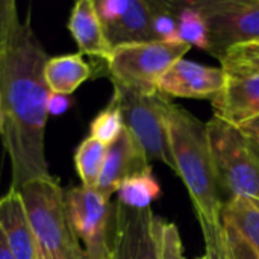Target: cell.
Listing matches in <instances>:
<instances>
[{
    "instance_id": "obj_5",
    "label": "cell",
    "mask_w": 259,
    "mask_h": 259,
    "mask_svg": "<svg viewBox=\"0 0 259 259\" xmlns=\"http://www.w3.org/2000/svg\"><path fill=\"white\" fill-rule=\"evenodd\" d=\"M112 85V100L121 111L124 127L141 147L147 161H161L175 171L165 114L170 99L159 91L143 94L118 83Z\"/></svg>"
},
{
    "instance_id": "obj_1",
    "label": "cell",
    "mask_w": 259,
    "mask_h": 259,
    "mask_svg": "<svg viewBox=\"0 0 259 259\" xmlns=\"http://www.w3.org/2000/svg\"><path fill=\"white\" fill-rule=\"evenodd\" d=\"M49 59L30 15L20 21L0 56V140L11 162V188L49 178L46 123L49 88L44 65Z\"/></svg>"
},
{
    "instance_id": "obj_34",
    "label": "cell",
    "mask_w": 259,
    "mask_h": 259,
    "mask_svg": "<svg viewBox=\"0 0 259 259\" xmlns=\"http://www.w3.org/2000/svg\"><path fill=\"white\" fill-rule=\"evenodd\" d=\"M258 42H259V41H258Z\"/></svg>"
},
{
    "instance_id": "obj_9",
    "label": "cell",
    "mask_w": 259,
    "mask_h": 259,
    "mask_svg": "<svg viewBox=\"0 0 259 259\" xmlns=\"http://www.w3.org/2000/svg\"><path fill=\"white\" fill-rule=\"evenodd\" d=\"M152 209H131L114 203L111 229L112 259H158Z\"/></svg>"
},
{
    "instance_id": "obj_13",
    "label": "cell",
    "mask_w": 259,
    "mask_h": 259,
    "mask_svg": "<svg viewBox=\"0 0 259 259\" xmlns=\"http://www.w3.org/2000/svg\"><path fill=\"white\" fill-rule=\"evenodd\" d=\"M0 228L15 259H36L38 244L18 191L9 190L0 197Z\"/></svg>"
},
{
    "instance_id": "obj_28",
    "label": "cell",
    "mask_w": 259,
    "mask_h": 259,
    "mask_svg": "<svg viewBox=\"0 0 259 259\" xmlns=\"http://www.w3.org/2000/svg\"><path fill=\"white\" fill-rule=\"evenodd\" d=\"M73 105V100L70 96L64 94H56V93H49L47 99V112L52 115H62L65 114L70 106Z\"/></svg>"
},
{
    "instance_id": "obj_33",
    "label": "cell",
    "mask_w": 259,
    "mask_h": 259,
    "mask_svg": "<svg viewBox=\"0 0 259 259\" xmlns=\"http://www.w3.org/2000/svg\"><path fill=\"white\" fill-rule=\"evenodd\" d=\"M36 259H42V256H41V253L38 252V255H36Z\"/></svg>"
},
{
    "instance_id": "obj_27",
    "label": "cell",
    "mask_w": 259,
    "mask_h": 259,
    "mask_svg": "<svg viewBox=\"0 0 259 259\" xmlns=\"http://www.w3.org/2000/svg\"><path fill=\"white\" fill-rule=\"evenodd\" d=\"M205 238V247L209 259H228V250L223 237V228L217 232H202Z\"/></svg>"
},
{
    "instance_id": "obj_19",
    "label": "cell",
    "mask_w": 259,
    "mask_h": 259,
    "mask_svg": "<svg viewBox=\"0 0 259 259\" xmlns=\"http://www.w3.org/2000/svg\"><path fill=\"white\" fill-rule=\"evenodd\" d=\"M222 219L232 223L259 252V205L244 197H231L222 212Z\"/></svg>"
},
{
    "instance_id": "obj_2",
    "label": "cell",
    "mask_w": 259,
    "mask_h": 259,
    "mask_svg": "<svg viewBox=\"0 0 259 259\" xmlns=\"http://www.w3.org/2000/svg\"><path fill=\"white\" fill-rule=\"evenodd\" d=\"M165 114L175 171L188 190L202 232L222 231L225 203L220 197L206 123L171 100Z\"/></svg>"
},
{
    "instance_id": "obj_14",
    "label": "cell",
    "mask_w": 259,
    "mask_h": 259,
    "mask_svg": "<svg viewBox=\"0 0 259 259\" xmlns=\"http://www.w3.org/2000/svg\"><path fill=\"white\" fill-rule=\"evenodd\" d=\"M155 2L131 0L129 8L114 21L103 24L111 49L126 44L156 41L152 29Z\"/></svg>"
},
{
    "instance_id": "obj_8",
    "label": "cell",
    "mask_w": 259,
    "mask_h": 259,
    "mask_svg": "<svg viewBox=\"0 0 259 259\" xmlns=\"http://www.w3.org/2000/svg\"><path fill=\"white\" fill-rule=\"evenodd\" d=\"M65 212L70 228L91 258L111 255V229L114 205L96 188L82 185L64 191Z\"/></svg>"
},
{
    "instance_id": "obj_18",
    "label": "cell",
    "mask_w": 259,
    "mask_h": 259,
    "mask_svg": "<svg viewBox=\"0 0 259 259\" xmlns=\"http://www.w3.org/2000/svg\"><path fill=\"white\" fill-rule=\"evenodd\" d=\"M108 146L88 137L74 152V167L77 176L85 188H96L105 164Z\"/></svg>"
},
{
    "instance_id": "obj_29",
    "label": "cell",
    "mask_w": 259,
    "mask_h": 259,
    "mask_svg": "<svg viewBox=\"0 0 259 259\" xmlns=\"http://www.w3.org/2000/svg\"><path fill=\"white\" fill-rule=\"evenodd\" d=\"M252 144L259 146V117L255 120H250L244 124H241L240 127H237Z\"/></svg>"
},
{
    "instance_id": "obj_23",
    "label": "cell",
    "mask_w": 259,
    "mask_h": 259,
    "mask_svg": "<svg viewBox=\"0 0 259 259\" xmlns=\"http://www.w3.org/2000/svg\"><path fill=\"white\" fill-rule=\"evenodd\" d=\"M153 232L156 240L158 259H185L182 238L175 223L164 222L161 217L155 215Z\"/></svg>"
},
{
    "instance_id": "obj_26",
    "label": "cell",
    "mask_w": 259,
    "mask_h": 259,
    "mask_svg": "<svg viewBox=\"0 0 259 259\" xmlns=\"http://www.w3.org/2000/svg\"><path fill=\"white\" fill-rule=\"evenodd\" d=\"M129 3H131V0H97V2H94L96 11L102 21V26L117 20L129 8Z\"/></svg>"
},
{
    "instance_id": "obj_30",
    "label": "cell",
    "mask_w": 259,
    "mask_h": 259,
    "mask_svg": "<svg viewBox=\"0 0 259 259\" xmlns=\"http://www.w3.org/2000/svg\"><path fill=\"white\" fill-rule=\"evenodd\" d=\"M0 259H15L9 244H8V240L0 228Z\"/></svg>"
},
{
    "instance_id": "obj_24",
    "label": "cell",
    "mask_w": 259,
    "mask_h": 259,
    "mask_svg": "<svg viewBox=\"0 0 259 259\" xmlns=\"http://www.w3.org/2000/svg\"><path fill=\"white\" fill-rule=\"evenodd\" d=\"M223 237L228 259H259L256 247L228 220L223 219Z\"/></svg>"
},
{
    "instance_id": "obj_20",
    "label": "cell",
    "mask_w": 259,
    "mask_h": 259,
    "mask_svg": "<svg viewBox=\"0 0 259 259\" xmlns=\"http://www.w3.org/2000/svg\"><path fill=\"white\" fill-rule=\"evenodd\" d=\"M178 17V33L182 42L208 52V26L202 12L190 2L175 3Z\"/></svg>"
},
{
    "instance_id": "obj_3",
    "label": "cell",
    "mask_w": 259,
    "mask_h": 259,
    "mask_svg": "<svg viewBox=\"0 0 259 259\" xmlns=\"http://www.w3.org/2000/svg\"><path fill=\"white\" fill-rule=\"evenodd\" d=\"M42 259H76L82 244L73 234L67 212L64 190L56 178L32 181L18 190Z\"/></svg>"
},
{
    "instance_id": "obj_10",
    "label": "cell",
    "mask_w": 259,
    "mask_h": 259,
    "mask_svg": "<svg viewBox=\"0 0 259 259\" xmlns=\"http://www.w3.org/2000/svg\"><path fill=\"white\" fill-rule=\"evenodd\" d=\"M225 82L226 73L222 68L206 67L182 58L156 80V88L168 99H208L214 97Z\"/></svg>"
},
{
    "instance_id": "obj_32",
    "label": "cell",
    "mask_w": 259,
    "mask_h": 259,
    "mask_svg": "<svg viewBox=\"0 0 259 259\" xmlns=\"http://www.w3.org/2000/svg\"><path fill=\"white\" fill-rule=\"evenodd\" d=\"M197 259H209V256H208V253L205 252V255H203V256H200V258H197Z\"/></svg>"
},
{
    "instance_id": "obj_4",
    "label": "cell",
    "mask_w": 259,
    "mask_h": 259,
    "mask_svg": "<svg viewBox=\"0 0 259 259\" xmlns=\"http://www.w3.org/2000/svg\"><path fill=\"white\" fill-rule=\"evenodd\" d=\"M206 129L220 190L259 205V156L252 143L217 117L206 123Z\"/></svg>"
},
{
    "instance_id": "obj_11",
    "label": "cell",
    "mask_w": 259,
    "mask_h": 259,
    "mask_svg": "<svg viewBox=\"0 0 259 259\" xmlns=\"http://www.w3.org/2000/svg\"><path fill=\"white\" fill-rule=\"evenodd\" d=\"M214 117L240 127L259 117V74L228 76L223 88L212 97Z\"/></svg>"
},
{
    "instance_id": "obj_17",
    "label": "cell",
    "mask_w": 259,
    "mask_h": 259,
    "mask_svg": "<svg viewBox=\"0 0 259 259\" xmlns=\"http://www.w3.org/2000/svg\"><path fill=\"white\" fill-rule=\"evenodd\" d=\"M161 185L149 165L140 173L127 178L117 190L118 203L126 208L143 211L150 209V205L161 196Z\"/></svg>"
},
{
    "instance_id": "obj_15",
    "label": "cell",
    "mask_w": 259,
    "mask_h": 259,
    "mask_svg": "<svg viewBox=\"0 0 259 259\" xmlns=\"http://www.w3.org/2000/svg\"><path fill=\"white\" fill-rule=\"evenodd\" d=\"M67 27L77 44L80 55L96 56L105 61L111 53L102 21L93 0H77L70 12Z\"/></svg>"
},
{
    "instance_id": "obj_12",
    "label": "cell",
    "mask_w": 259,
    "mask_h": 259,
    "mask_svg": "<svg viewBox=\"0 0 259 259\" xmlns=\"http://www.w3.org/2000/svg\"><path fill=\"white\" fill-rule=\"evenodd\" d=\"M149 165L150 162L147 161L141 147L137 144L134 137L124 127V131L117 138V141L108 146L105 164L96 190L105 199L109 200L111 196L117 193L118 187L127 178L143 171Z\"/></svg>"
},
{
    "instance_id": "obj_16",
    "label": "cell",
    "mask_w": 259,
    "mask_h": 259,
    "mask_svg": "<svg viewBox=\"0 0 259 259\" xmlns=\"http://www.w3.org/2000/svg\"><path fill=\"white\" fill-rule=\"evenodd\" d=\"M93 76L91 65L80 53L49 56L44 65V80L50 93L71 96Z\"/></svg>"
},
{
    "instance_id": "obj_21",
    "label": "cell",
    "mask_w": 259,
    "mask_h": 259,
    "mask_svg": "<svg viewBox=\"0 0 259 259\" xmlns=\"http://www.w3.org/2000/svg\"><path fill=\"white\" fill-rule=\"evenodd\" d=\"M124 131V121L120 108L111 99L109 105L102 109L90 124V137L105 146H111Z\"/></svg>"
},
{
    "instance_id": "obj_7",
    "label": "cell",
    "mask_w": 259,
    "mask_h": 259,
    "mask_svg": "<svg viewBox=\"0 0 259 259\" xmlns=\"http://www.w3.org/2000/svg\"><path fill=\"white\" fill-rule=\"evenodd\" d=\"M208 26V52L217 59L259 41V0H191Z\"/></svg>"
},
{
    "instance_id": "obj_6",
    "label": "cell",
    "mask_w": 259,
    "mask_h": 259,
    "mask_svg": "<svg viewBox=\"0 0 259 259\" xmlns=\"http://www.w3.org/2000/svg\"><path fill=\"white\" fill-rule=\"evenodd\" d=\"M191 49L190 44L178 41H150L114 47L105 59L112 83L132 91L156 93V80Z\"/></svg>"
},
{
    "instance_id": "obj_25",
    "label": "cell",
    "mask_w": 259,
    "mask_h": 259,
    "mask_svg": "<svg viewBox=\"0 0 259 259\" xmlns=\"http://www.w3.org/2000/svg\"><path fill=\"white\" fill-rule=\"evenodd\" d=\"M20 24L17 3L14 0H0V56L9 44L12 33Z\"/></svg>"
},
{
    "instance_id": "obj_22",
    "label": "cell",
    "mask_w": 259,
    "mask_h": 259,
    "mask_svg": "<svg viewBox=\"0 0 259 259\" xmlns=\"http://www.w3.org/2000/svg\"><path fill=\"white\" fill-rule=\"evenodd\" d=\"M222 62V70L228 76L259 74V42L243 44L229 50Z\"/></svg>"
},
{
    "instance_id": "obj_31",
    "label": "cell",
    "mask_w": 259,
    "mask_h": 259,
    "mask_svg": "<svg viewBox=\"0 0 259 259\" xmlns=\"http://www.w3.org/2000/svg\"><path fill=\"white\" fill-rule=\"evenodd\" d=\"M76 259H96V258H91V256H88V255H87V252L82 249V252L79 253V256H77ZM97 259H112V255H109V256H105V258H97Z\"/></svg>"
}]
</instances>
